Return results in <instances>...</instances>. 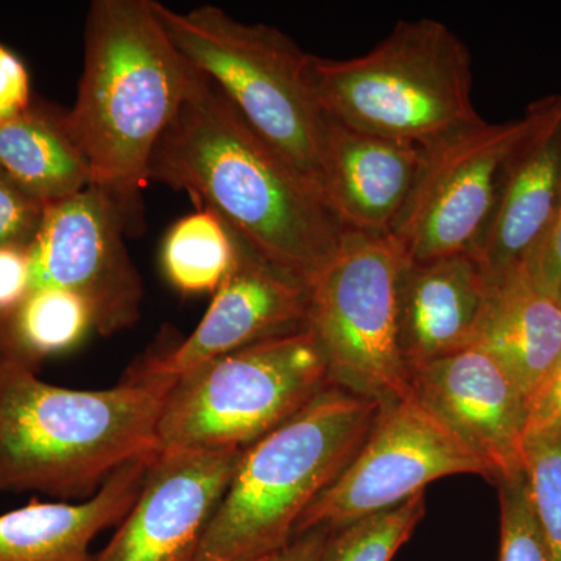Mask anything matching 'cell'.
I'll return each mask as SVG.
<instances>
[{
	"label": "cell",
	"instance_id": "obj_1",
	"mask_svg": "<svg viewBox=\"0 0 561 561\" xmlns=\"http://www.w3.org/2000/svg\"><path fill=\"white\" fill-rule=\"evenodd\" d=\"M147 176L190 192L251 250L306 284L346 231L324 195L194 66Z\"/></svg>",
	"mask_w": 561,
	"mask_h": 561
},
{
	"label": "cell",
	"instance_id": "obj_2",
	"mask_svg": "<svg viewBox=\"0 0 561 561\" xmlns=\"http://www.w3.org/2000/svg\"><path fill=\"white\" fill-rule=\"evenodd\" d=\"M192 73L153 10V0H95L84 27L83 72L62 124L91 184L119 210L127 236L146 227L142 192L154 146Z\"/></svg>",
	"mask_w": 561,
	"mask_h": 561
},
{
	"label": "cell",
	"instance_id": "obj_3",
	"mask_svg": "<svg viewBox=\"0 0 561 561\" xmlns=\"http://www.w3.org/2000/svg\"><path fill=\"white\" fill-rule=\"evenodd\" d=\"M173 386L130 370L113 389L73 390L0 362V491L94 496L124 465L158 451Z\"/></svg>",
	"mask_w": 561,
	"mask_h": 561
},
{
	"label": "cell",
	"instance_id": "obj_4",
	"mask_svg": "<svg viewBox=\"0 0 561 561\" xmlns=\"http://www.w3.org/2000/svg\"><path fill=\"white\" fill-rule=\"evenodd\" d=\"M382 408L330 386L243 449L195 561L273 559L367 440Z\"/></svg>",
	"mask_w": 561,
	"mask_h": 561
},
{
	"label": "cell",
	"instance_id": "obj_5",
	"mask_svg": "<svg viewBox=\"0 0 561 561\" xmlns=\"http://www.w3.org/2000/svg\"><path fill=\"white\" fill-rule=\"evenodd\" d=\"M308 70L327 116L367 135L427 147L482 121L470 50L437 20L398 22L350 60L309 55Z\"/></svg>",
	"mask_w": 561,
	"mask_h": 561
},
{
	"label": "cell",
	"instance_id": "obj_6",
	"mask_svg": "<svg viewBox=\"0 0 561 561\" xmlns=\"http://www.w3.org/2000/svg\"><path fill=\"white\" fill-rule=\"evenodd\" d=\"M153 10L180 54L324 195L330 117L309 79V54L278 28L217 7L180 13L153 2Z\"/></svg>",
	"mask_w": 561,
	"mask_h": 561
},
{
	"label": "cell",
	"instance_id": "obj_7",
	"mask_svg": "<svg viewBox=\"0 0 561 561\" xmlns=\"http://www.w3.org/2000/svg\"><path fill=\"white\" fill-rule=\"evenodd\" d=\"M331 386L311 330L247 346L175 379L158 451L245 449Z\"/></svg>",
	"mask_w": 561,
	"mask_h": 561
},
{
	"label": "cell",
	"instance_id": "obj_8",
	"mask_svg": "<svg viewBox=\"0 0 561 561\" xmlns=\"http://www.w3.org/2000/svg\"><path fill=\"white\" fill-rule=\"evenodd\" d=\"M390 234L346 230L309 287L308 330L331 386L389 408L412 397L398 334L400 287L408 265Z\"/></svg>",
	"mask_w": 561,
	"mask_h": 561
},
{
	"label": "cell",
	"instance_id": "obj_9",
	"mask_svg": "<svg viewBox=\"0 0 561 561\" xmlns=\"http://www.w3.org/2000/svg\"><path fill=\"white\" fill-rule=\"evenodd\" d=\"M478 474L489 468L461 445L415 398L383 408L354 459L312 502L294 538L313 529H341L398 507L438 479Z\"/></svg>",
	"mask_w": 561,
	"mask_h": 561
},
{
	"label": "cell",
	"instance_id": "obj_10",
	"mask_svg": "<svg viewBox=\"0 0 561 561\" xmlns=\"http://www.w3.org/2000/svg\"><path fill=\"white\" fill-rule=\"evenodd\" d=\"M530 125L481 121L424 147L411 197L389 232L409 262L470 253L489 220L505 162Z\"/></svg>",
	"mask_w": 561,
	"mask_h": 561
},
{
	"label": "cell",
	"instance_id": "obj_11",
	"mask_svg": "<svg viewBox=\"0 0 561 561\" xmlns=\"http://www.w3.org/2000/svg\"><path fill=\"white\" fill-rule=\"evenodd\" d=\"M124 219L95 187L50 203L28 247L32 290L65 289L90 302L102 334L131 327L142 284L125 247Z\"/></svg>",
	"mask_w": 561,
	"mask_h": 561
},
{
	"label": "cell",
	"instance_id": "obj_12",
	"mask_svg": "<svg viewBox=\"0 0 561 561\" xmlns=\"http://www.w3.org/2000/svg\"><path fill=\"white\" fill-rule=\"evenodd\" d=\"M242 451H158L138 500L92 561H195Z\"/></svg>",
	"mask_w": 561,
	"mask_h": 561
},
{
	"label": "cell",
	"instance_id": "obj_13",
	"mask_svg": "<svg viewBox=\"0 0 561 561\" xmlns=\"http://www.w3.org/2000/svg\"><path fill=\"white\" fill-rule=\"evenodd\" d=\"M412 394L501 482L524 471L527 400L489 353L470 346L411 370Z\"/></svg>",
	"mask_w": 561,
	"mask_h": 561
},
{
	"label": "cell",
	"instance_id": "obj_14",
	"mask_svg": "<svg viewBox=\"0 0 561 561\" xmlns=\"http://www.w3.org/2000/svg\"><path fill=\"white\" fill-rule=\"evenodd\" d=\"M236 239L238 257L201 324L179 346L147 357L133 371L176 379L217 357L308 328V284Z\"/></svg>",
	"mask_w": 561,
	"mask_h": 561
},
{
	"label": "cell",
	"instance_id": "obj_15",
	"mask_svg": "<svg viewBox=\"0 0 561 561\" xmlns=\"http://www.w3.org/2000/svg\"><path fill=\"white\" fill-rule=\"evenodd\" d=\"M530 125L502 171L496 201L470 253L491 283L524 271L540 245L561 192L559 95L527 110Z\"/></svg>",
	"mask_w": 561,
	"mask_h": 561
},
{
	"label": "cell",
	"instance_id": "obj_16",
	"mask_svg": "<svg viewBox=\"0 0 561 561\" xmlns=\"http://www.w3.org/2000/svg\"><path fill=\"white\" fill-rule=\"evenodd\" d=\"M491 283L471 253L408 262L400 287L398 334L409 371L474 346Z\"/></svg>",
	"mask_w": 561,
	"mask_h": 561
},
{
	"label": "cell",
	"instance_id": "obj_17",
	"mask_svg": "<svg viewBox=\"0 0 561 561\" xmlns=\"http://www.w3.org/2000/svg\"><path fill=\"white\" fill-rule=\"evenodd\" d=\"M424 147L330 119L323 192L346 230L389 234L411 197Z\"/></svg>",
	"mask_w": 561,
	"mask_h": 561
},
{
	"label": "cell",
	"instance_id": "obj_18",
	"mask_svg": "<svg viewBox=\"0 0 561 561\" xmlns=\"http://www.w3.org/2000/svg\"><path fill=\"white\" fill-rule=\"evenodd\" d=\"M157 453L124 465L80 504L33 500L0 516V561L94 560L91 542L130 512Z\"/></svg>",
	"mask_w": 561,
	"mask_h": 561
},
{
	"label": "cell",
	"instance_id": "obj_19",
	"mask_svg": "<svg viewBox=\"0 0 561 561\" xmlns=\"http://www.w3.org/2000/svg\"><path fill=\"white\" fill-rule=\"evenodd\" d=\"M474 346L504 368L529 402L561 353L560 298L542 291L526 271L496 280Z\"/></svg>",
	"mask_w": 561,
	"mask_h": 561
},
{
	"label": "cell",
	"instance_id": "obj_20",
	"mask_svg": "<svg viewBox=\"0 0 561 561\" xmlns=\"http://www.w3.org/2000/svg\"><path fill=\"white\" fill-rule=\"evenodd\" d=\"M0 169L44 205L91 184L90 169L62 124V113L28 108L0 124Z\"/></svg>",
	"mask_w": 561,
	"mask_h": 561
},
{
	"label": "cell",
	"instance_id": "obj_21",
	"mask_svg": "<svg viewBox=\"0 0 561 561\" xmlns=\"http://www.w3.org/2000/svg\"><path fill=\"white\" fill-rule=\"evenodd\" d=\"M236 257L234 232L216 210L206 206L176 221L162 242V271L183 294H214Z\"/></svg>",
	"mask_w": 561,
	"mask_h": 561
},
{
	"label": "cell",
	"instance_id": "obj_22",
	"mask_svg": "<svg viewBox=\"0 0 561 561\" xmlns=\"http://www.w3.org/2000/svg\"><path fill=\"white\" fill-rule=\"evenodd\" d=\"M94 328L90 302L65 289L32 290L10 323L18 359L36 370L39 362L65 353Z\"/></svg>",
	"mask_w": 561,
	"mask_h": 561
},
{
	"label": "cell",
	"instance_id": "obj_23",
	"mask_svg": "<svg viewBox=\"0 0 561 561\" xmlns=\"http://www.w3.org/2000/svg\"><path fill=\"white\" fill-rule=\"evenodd\" d=\"M426 515V496L416 494L390 511L330 531L321 561H391Z\"/></svg>",
	"mask_w": 561,
	"mask_h": 561
},
{
	"label": "cell",
	"instance_id": "obj_24",
	"mask_svg": "<svg viewBox=\"0 0 561 561\" xmlns=\"http://www.w3.org/2000/svg\"><path fill=\"white\" fill-rule=\"evenodd\" d=\"M524 472L549 560L561 561V434L526 438Z\"/></svg>",
	"mask_w": 561,
	"mask_h": 561
},
{
	"label": "cell",
	"instance_id": "obj_25",
	"mask_svg": "<svg viewBox=\"0 0 561 561\" xmlns=\"http://www.w3.org/2000/svg\"><path fill=\"white\" fill-rule=\"evenodd\" d=\"M501 504L500 561H551L534 505L526 472L497 482Z\"/></svg>",
	"mask_w": 561,
	"mask_h": 561
},
{
	"label": "cell",
	"instance_id": "obj_26",
	"mask_svg": "<svg viewBox=\"0 0 561 561\" xmlns=\"http://www.w3.org/2000/svg\"><path fill=\"white\" fill-rule=\"evenodd\" d=\"M44 205L0 169V247L28 249L43 219Z\"/></svg>",
	"mask_w": 561,
	"mask_h": 561
},
{
	"label": "cell",
	"instance_id": "obj_27",
	"mask_svg": "<svg viewBox=\"0 0 561 561\" xmlns=\"http://www.w3.org/2000/svg\"><path fill=\"white\" fill-rule=\"evenodd\" d=\"M32 291L28 249L0 247V324L9 328Z\"/></svg>",
	"mask_w": 561,
	"mask_h": 561
},
{
	"label": "cell",
	"instance_id": "obj_28",
	"mask_svg": "<svg viewBox=\"0 0 561 561\" xmlns=\"http://www.w3.org/2000/svg\"><path fill=\"white\" fill-rule=\"evenodd\" d=\"M561 434V353L527 402L526 438Z\"/></svg>",
	"mask_w": 561,
	"mask_h": 561
},
{
	"label": "cell",
	"instance_id": "obj_29",
	"mask_svg": "<svg viewBox=\"0 0 561 561\" xmlns=\"http://www.w3.org/2000/svg\"><path fill=\"white\" fill-rule=\"evenodd\" d=\"M529 278L546 294L560 297L561 291V192L551 225L534 251L526 268Z\"/></svg>",
	"mask_w": 561,
	"mask_h": 561
},
{
	"label": "cell",
	"instance_id": "obj_30",
	"mask_svg": "<svg viewBox=\"0 0 561 561\" xmlns=\"http://www.w3.org/2000/svg\"><path fill=\"white\" fill-rule=\"evenodd\" d=\"M31 108V81L20 58L0 44V124Z\"/></svg>",
	"mask_w": 561,
	"mask_h": 561
},
{
	"label": "cell",
	"instance_id": "obj_31",
	"mask_svg": "<svg viewBox=\"0 0 561 561\" xmlns=\"http://www.w3.org/2000/svg\"><path fill=\"white\" fill-rule=\"evenodd\" d=\"M328 535L330 531L324 529H313L298 535L283 551L276 553L272 561H321Z\"/></svg>",
	"mask_w": 561,
	"mask_h": 561
},
{
	"label": "cell",
	"instance_id": "obj_32",
	"mask_svg": "<svg viewBox=\"0 0 561 561\" xmlns=\"http://www.w3.org/2000/svg\"><path fill=\"white\" fill-rule=\"evenodd\" d=\"M7 359H18V357L14 354L13 346H11L9 328L0 324V362Z\"/></svg>",
	"mask_w": 561,
	"mask_h": 561
},
{
	"label": "cell",
	"instance_id": "obj_33",
	"mask_svg": "<svg viewBox=\"0 0 561 561\" xmlns=\"http://www.w3.org/2000/svg\"><path fill=\"white\" fill-rule=\"evenodd\" d=\"M560 99V127H561V95H559Z\"/></svg>",
	"mask_w": 561,
	"mask_h": 561
},
{
	"label": "cell",
	"instance_id": "obj_34",
	"mask_svg": "<svg viewBox=\"0 0 561 561\" xmlns=\"http://www.w3.org/2000/svg\"><path fill=\"white\" fill-rule=\"evenodd\" d=\"M260 561H272V559H267V560H260Z\"/></svg>",
	"mask_w": 561,
	"mask_h": 561
},
{
	"label": "cell",
	"instance_id": "obj_35",
	"mask_svg": "<svg viewBox=\"0 0 561 561\" xmlns=\"http://www.w3.org/2000/svg\"><path fill=\"white\" fill-rule=\"evenodd\" d=\"M559 298H560V301H561V291H560V297Z\"/></svg>",
	"mask_w": 561,
	"mask_h": 561
}]
</instances>
